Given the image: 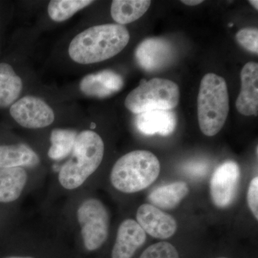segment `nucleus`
Here are the masks:
<instances>
[{"instance_id": "aec40b11", "label": "nucleus", "mask_w": 258, "mask_h": 258, "mask_svg": "<svg viewBox=\"0 0 258 258\" xmlns=\"http://www.w3.org/2000/svg\"><path fill=\"white\" fill-rule=\"evenodd\" d=\"M78 134L70 129L57 128L50 134L51 146L47 155L53 160H61L72 152Z\"/></svg>"}, {"instance_id": "6ab92c4d", "label": "nucleus", "mask_w": 258, "mask_h": 258, "mask_svg": "<svg viewBox=\"0 0 258 258\" xmlns=\"http://www.w3.org/2000/svg\"><path fill=\"white\" fill-rule=\"evenodd\" d=\"M150 0H114L112 2V18L120 25L132 23L139 20L149 10Z\"/></svg>"}, {"instance_id": "f257e3e1", "label": "nucleus", "mask_w": 258, "mask_h": 258, "mask_svg": "<svg viewBox=\"0 0 258 258\" xmlns=\"http://www.w3.org/2000/svg\"><path fill=\"white\" fill-rule=\"evenodd\" d=\"M130 34L124 25L106 24L80 32L70 43V57L77 63L102 62L120 53L128 45Z\"/></svg>"}, {"instance_id": "423d86ee", "label": "nucleus", "mask_w": 258, "mask_h": 258, "mask_svg": "<svg viewBox=\"0 0 258 258\" xmlns=\"http://www.w3.org/2000/svg\"><path fill=\"white\" fill-rule=\"evenodd\" d=\"M77 220L85 248L90 252L101 248L109 232L110 217L106 206L98 199H87L78 208Z\"/></svg>"}, {"instance_id": "f8f14e48", "label": "nucleus", "mask_w": 258, "mask_h": 258, "mask_svg": "<svg viewBox=\"0 0 258 258\" xmlns=\"http://www.w3.org/2000/svg\"><path fill=\"white\" fill-rule=\"evenodd\" d=\"M241 91L236 101L240 114L249 116L258 114V64L249 62L241 71Z\"/></svg>"}, {"instance_id": "ddd939ff", "label": "nucleus", "mask_w": 258, "mask_h": 258, "mask_svg": "<svg viewBox=\"0 0 258 258\" xmlns=\"http://www.w3.org/2000/svg\"><path fill=\"white\" fill-rule=\"evenodd\" d=\"M124 85L123 78L111 70L88 74L80 83V89L86 96L104 98L118 92Z\"/></svg>"}, {"instance_id": "7ed1b4c3", "label": "nucleus", "mask_w": 258, "mask_h": 258, "mask_svg": "<svg viewBox=\"0 0 258 258\" xmlns=\"http://www.w3.org/2000/svg\"><path fill=\"white\" fill-rule=\"evenodd\" d=\"M160 162L149 151L127 153L115 163L110 179L113 187L120 192L132 194L145 189L157 180Z\"/></svg>"}, {"instance_id": "5701e85b", "label": "nucleus", "mask_w": 258, "mask_h": 258, "mask_svg": "<svg viewBox=\"0 0 258 258\" xmlns=\"http://www.w3.org/2000/svg\"><path fill=\"white\" fill-rule=\"evenodd\" d=\"M236 40L246 50L253 53H258L257 28L242 29L236 34Z\"/></svg>"}, {"instance_id": "39448f33", "label": "nucleus", "mask_w": 258, "mask_h": 258, "mask_svg": "<svg viewBox=\"0 0 258 258\" xmlns=\"http://www.w3.org/2000/svg\"><path fill=\"white\" fill-rule=\"evenodd\" d=\"M179 86L167 79H142L125 98V108L136 114L155 110H171L179 102Z\"/></svg>"}, {"instance_id": "0eeeda50", "label": "nucleus", "mask_w": 258, "mask_h": 258, "mask_svg": "<svg viewBox=\"0 0 258 258\" xmlns=\"http://www.w3.org/2000/svg\"><path fill=\"white\" fill-rule=\"evenodd\" d=\"M240 179V169L237 163L227 161L214 171L210 180L212 201L218 208H227L233 203L237 195Z\"/></svg>"}, {"instance_id": "f03ea898", "label": "nucleus", "mask_w": 258, "mask_h": 258, "mask_svg": "<svg viewBox=\"0 0 258 258\" xmlns=\"http://www.w3.org/2000/svg\"><path fill=\"white\" fill-rule=\"evenodd\" d=\"M104 152V143L99 134L91 130L78 134L71 158L59 171L61 186L67 190L82 186L101 165Z\"/></svg>"}, {"instance_id": "c85d7f7f", "label": "nucleus", "mask_w": 258, "mask_h": 258, "mask_svg": "<svg viewBox=\"0 0 258 258\" xmlns=\"http://www.w3.org/2000/svg\"><path fill=\"white\" fill-rule=\"evenodd\" d=\"M233 26V24H230V27Z\"/></svg>"}, {"instance_id": "4468645a", "label": "nucleus", "mask_w": 258, "mask_h": 258, "mask_svg": "<svg viewBox=\"0 0 258 258\" xmlns=\"http://www.w3.org/2000/svg\"><path fill=\"white\" fill-rule=\"evenodd\" d=\"M136 125L141 133L162 137L170 135L175 130L176 117L171 110H155L137 114Z\"/></svg>"}, {"instance_id": "4be33fe9", "label": "nucleus", "mask_w": 258, "mask_h": 258, "mask_svg": "<svg viewBox=\"0 0 258 258\" xmlns=\"http://www.w3.org/2000/svg\"><path fill=\"white\" fill-rule=\"evenodd\" d=\"M139 258H181V255L174 244L161 241L147 247Z\"/></svg>"}, {"instance_id": "393cba45", "label": "nucleus", "mask_w": 258, "mask_h": 258, "mask_svg": "<svg viewBox=\"0 0 258 258\" xmlns=\"http://www.w3.org/2000/svg\"><path fill=\"white\" fill-rule=\"evenodd\" d=\"M181 3L189 6H196L203 3V0H183Z\"/></svg>"}, {"instance_id": "9d476101", "label": "nucleus", "mask_w": 258, "mask_h": 258, "mask_svg": "<svg viewBox=\"0 0 258 258\" xmlns=\"http://www.w3.org/2000/svg\"><path fill=\"white\" fill-rule=\"evenodd\" d=\"M174 55L170 42L160 37L145 39L137 46L135 59L142 69L152 72L164 68Z\"/></svg>"}, {"instance_id": "a878e982", "label": "nucleus", "mask_w": 258, "mask_h": 258, "mask_svg": "<svg viewBox=\"0 0 258 258\" xmlns=\"http://www.w3.org/2000/svg\"><path fill=\"white\" fill-rule=\"evenodd\" d=\"M249 3H250L251 5H252L253 6V8L256 10H258V2L257 0H250V1L249 2Z\"/></svg>"}, {"instance_id": "412c9836", "label": "nucleus", "mask_w": 258, "mask_h": 258, "mask_svg": "<svg viewBox=\"0 0 258 258\" xmlns=\"http://www.w3.org/2000/svg\"><path fill=\"white\" fill-rule=\"evenodd\" d=\"M93 3L90 0H52L48 4L47 13L53 21L60 23Z\"/></svg>"}, {"instance_id": "cd10ccee", "label": "nucleus", "mask_w": 258, "mask_h": 258, "mask_svg": "<svg viewBox=\"0 0 258 258\" xmlns=\"http://www.w3.org/2000/svg\"><path fill=\"white\" fill-rule=\"evenodd\" d=\"M214 258H230V257H228V256H227V255H220V256H217V257H215Z\"/></svg>"}, {"instance_id": "bb28decb", "label": "nucleus", "mask_w": 258, "mask_h": 258, "mask_svg": "<svg viewBox=\"0 0 258 258\" xmlns=\"http://www.w3.org/2000/svg\"><path fill=\"white\" fill-rule=\"evenodd\" d=\"M5 258H34L32 257H22V256H11V257H8Z\"/></svg>"}, {"instance_id": "dca6fc26", "label": "nucleus", "mask_w": 258, "mask_h": 258, "mask_svg": "<svg viewBox=\"0 0 258 258\" xmlns=\"http://www.w3.org/2000/svg\"><path fill=\"white\" fill-rule=\"evenodd\" d=\"M40 162L37 153L26 144L0 146V169L35 167Z\"/></svg>"}, {"instance_id": "2eb2a0df", "label": "nucleus", "mask_w": 258, "mask_h": 258, "mask_svg": "<svg viewBox=\"0 0 258 258\" xmlns=\"http://www.w3.org/2000/svg\"><path fill=\"white\" fill-rule=\"evenodd\" d=\"M28 180V174L25 168L0 169V203H10L18 200Z\"/></svg>"}, {"instance_id": "a211bd4d", "label": "nucleus", "mask_w": 258, "mask_h": 258, "mask_svg": "<svg viewBox=\"0 0 258 258\" xmlns=\"http://www.w3.org/2000/svg\"><path fill=\"white\" fill-rule=\"evenodd\" d=\"M23 81L10 64L0 63V108H8L16 102L23 91Z\"/></svg>"}, {"instance_id": "20e7f679", "label": "nucleus", "mask_w": 258, "mask_h": 258, "mask_svg": "<svg viewBox=\"0 0 258 258\" xmlns=\"http://www.w3.org/2000/svg\"><path fill=\"white\" fill-rule=\"evenodd\" d=\"M227 83L221 76L205 75L202 79L198 97V115L200 130L213 137L225 125L229 113Z\"/></svg>"}, {"instance_id": "f3484780", "label": "nucleus", "mask_w": 258, "mask_h": 258, "mask_svg": "<svg viewBox=\"0 0 258 258\" xmlns=\"http://www.w3.org/2000/svg\"><path fill=\"white\" fill-rule=\"evenodd\" d=\"M188 193V184L184 181H176L156 188L149 194L147 200L156 208L173 210L187 196Z\"/></svg>"}, {"instance_id": "6e6552de", "label": "nucleus", "mask_w": 258, "mask_h": 258, "mask_svg": "<svg viewBox=\"0 0 258 258\" xmlns=\"http://www.w3.org/2000/svg\"><path fill=\"white\" fill-rule=\"evenodd\" d=\"M10 115L19 125L30 129L43 128L55 120V113L43 100L24 96L10 107Z\"/></svg>"}, {"instance_id": "1a4fd4ad", "label": "nucleus", "mask_w": 258, "mask_h": 258, "mask_svg": "<svg viewBox=\"0 0 258 258\" xmlns=\"http://www.w3.org/2000/svg\"><path fill=\"white\" fill-rule=\"evenodd\" d=\"M137 222L146 233L160 240L170 238L177 230L174 217L150 204H144L139 207Z\"/></svg>"}, {"instance_id": "b1692460", "label": "nucleus", "mask_w": 258, "mask_h": 258, "mask_svg": "<svg viewBox=\"0 0 258 258\" xmlns=\"http://www.w3.org/2000/svg\"><path fill=\"white\" fill-rule=\"evenodd\" d=\"M247 205L254 218L258 220V177L253 178L249 184L247 195Z\"/></svg>"}, {"instance_id": "9b49d317", "label": "nucleus", "mask_w": 258, "mask_h": 258, "mask_svg": "<svg viewBox=\"0 0 258 258\" xmlns=\"http://www.w3.org/2000/svg\"><path fill=\"white\" fill-rule=\"evenodd\" d=\"M146 241L147 234L138 222L127 219L118 227L111 258H134Z\"/></svg>"}]
</instances>
